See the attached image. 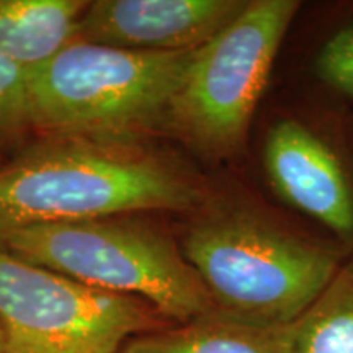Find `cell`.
<instances>
[{
	"mask_svg": "<svg viewBox=\"0 0 353 353\" xmlns=\"http://www.w3.org/2000/svg\"><path fill=\"white\" fill-rule=\"evenodd\" d=\"M176 234L216 306L263 325H291L348 255L332 237L267 201L249 183L211 182Z\"/></svg>",
	"mask_w": 353,
	"mask_h": 353,
	"instance_id": "6da1fadb",
	"label": "cell"
},
{
	"mask_svg": "<svg viewBox=\"0 0 353 353\" xmlns=\"http://www.w3.org/2000/svg\"><path fill=\"white\" fill-rule=\"evenodd\" d=\"M211 180L151 139L44 134L0 164V239L34 224L123 214L187 216Z\"/></svg>",
	"mask_w": 353,
	"mask_h": 353,
	"instance_id": "7a4b0ae2",
	"label": "cell"
},
{
	"mask_svg": "<svg viewBox=\"0 0 353 353\" xmlns=\"http://www.w3.org/2000/svg\"><path fill=\"white\" fill-rule=\"evenodd\" d=\"M0 249L83 285L143 298L172 322L218 307L176 234L145 214L34 224L6 234Z\"/></svg>",
	"mask_w": 353,
	"mask_h": 353,
	"instance_id": "3957f363",
	"label": "cell"
},
{
	"mask_svg": "<svg viewBox=\"0 0 353 353\" xmlns=\"http://www.w3.org/2000/svg\"><path fill=\"white\" fill-rule=\"evenodd\" d=\"M195 52H136L76 39L28 74L30 125L43 134H164Z\"/></svg>",
	"mask_w": 353,
	"mask_h": 353,
	"instance_id": "277c9868",
	"label": "cell"
},
{
	"mask_svg": "<svg viewBox=\"0 0 353 353\" xmlns=\"http://www.w3.org/2000/svg\"><path fill=\"white\" fill-rule=\"evenodd\" d=\"M299 8L298 0H247L226 28L196 50L169 105L164 134L213 164L239 161Z\"/></svg>",
	"mask_w": 353,
	"mask_h": 353,
	"instance_id": "5b68a950",
	"label": "cell"
},
{
	"mask_svg": "<svg viewBox=\"0 0 353 353\" xmlns=\"http://www.w3.org/2000/svg\"><path fill=\"white\" fill-rule=\"evenodd\" d=\"M170 324L143 298L83 285L0 249L6 353H118L136 335Z\"/></svg>",
	"mask_w": 353,
	"mask_h": 353,
	"instance_id": "8992f818",
	"label": "cell"
},
{
	"mask_svg": "<svg viewBox=\"0 0 353 353\" xmlns=\"http://www.w3.org/2000/svg\"><path fill=\"white\" fill-rule=\"evenodd\" d=\"M259 156L273 195L353 262L352 114L314 101L278 108L263 128Z\"/></svg>",
	"mask_w": 353,
	"mask_h": 353,
	"instance_id": "52a82bcc",
	"label": "cell"
},
{
	"mask_svg": "<svg viewBox=\"0 0 353 353\" xmlns=\"http://www.w3.org/2000/svg\"><path fill=\"white\" fill-rule=\"evenodd\" d=\"M247 0H94L77 39L136 52H188L205 46Z\"/></svg>",
	"mask_w": 353,
	"mask_h": 353,
	"instance_id": "ba28073f",
	"label": "cell"
},
{
	"mask_svg": "<svg viewBox=\"0 0 353 353\" xmlns=\"http://www.w3.org/2000/svg\"><path fill=\"white\" fill-rule=\"evenodd\" d=\"M291 325L255 324L216 307L136 335L118 353H290Z\"/></svg>",
	"mask_w": 353,
	"mask_h": 353,
	"instance_id": "9c48e42d",
	"label": "cell"
},
{
	"mask_svg": "<svg viewBox=\"0 0 353 353\" xmlns=\"http://www.w3.org/2000/svg\"><path fill=\"white\" fill-rule=\"evenodd\" d=\"M87 7L85 0H0V51L33 72L76 41Z\"/></svg>",
	"mask_w": 353,
	"mask_h": 353,
	"instance_id": "30bf717a",
	"label": "cell"
},
{
	"mask_svg": "<svg viewBox=\"0 0 353 353\" xmlns=\"http://www.w3.org/2000/svg\"><path fill=\"white\" fill-rule=\"evenodd\" d=\"M290 353H353V262L291 325Z\"/></svg>",
	"mask_w": 353,
	"mask_h": 353,
	"instance_id": "8fae6325",
	"label": "cell"
},
{
	"mask_svg": "<svg viewBox=\"0 0 353 353\" xmlns=\"http://www.w3.org/2000/svg\"><path fill=\"white\" fill-rule=\"evenodd\" d=\"M312 74L332 94L353 101V21L335 28L319 44Z\"/></svg>",
	"mask_w": 353,
	"mask_h": 353,
	"instance_id": "7c38bea8",
	"label": "cell"
},
{
	"mask_svg": "<svg viewBox=\"0 0 353 353\" xmlns=\"http://www.w3.org/2000/svg\"><path fill=\"white\" fill-rule=\"evenodd\" d=\"M30 126L28 74L0 51V138Z\"/></svg>",
	"mask_w": 353,
	"mask_h": 353,
	"instance_id": "4fadbf2b",
	"label": "cell"
},
{
	"mask_svg": "<svg viewBox=\"0 0 353 353\" xmlns=\"http://www.w3.org/2000/svg\"><path fill=\"white\" fill-rule=\"evenodd\" d=\"M0 353H6V343H3V332L0 327Z\"/></svg>",
	"mask_w": 353,
	"mask_h": 353,
	"instance_id": "5bb4252c",
	"label": "cell"
},
{
	"mask_svg": "<svg viewBox=\"0 0 353 353\" xmlns=\"http://www.w3.org/2000/svg\"><path fill=\"white\" fill-rule=\"evenodd\" d=\"M352 128H353V114H352Z\"/></svg>",
	"mask_w": 353,
	"mask_h": 353,
	"instance_id": "9a60e30c",
	"label": "cell"
}]
</instances>
